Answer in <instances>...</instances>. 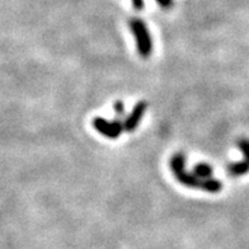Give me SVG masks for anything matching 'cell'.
Returning <instances> with one entry per match:
<instances>
[{
    "label": "cell",
    "instance_id": "cell-8",
    "mask_svg": "<svg viewBox=\"0 0 249 249\" xmlns=\"http://www.w3.org/2000/svg\"><path fill=\"white\" fill-rule=\"evenodd\" d=\"M158 3L160 4L161 7L169 8L172 5V0H158Z\"/></svg>",
    "mask_w": 249,
    "mask_h": 249
},
{
    "label": "cell",
    "instance_id": "cell-6",
    "mask_svg": "<svg viewBox=\"0 0 249 249\" xmlns=\"http://www.w3.org/2000/svg\"><path fill=\"white\" fill-rule=\"evenodd\" d=\"M192 173H194L197 178H200V179H207V178H211V176H213V168L206 163H198L196 167L194 168V172H192Z\"/></svg>",
    "mask_w": 249,
    "mask_h": 249
},
{
    "label": "cell",
    "instance_id": "cell-4",
    "mask_svg": "<svg viewBox=\"0 0 249 249\" xmlns=\"http://www.w3.org/2000/svg\"><path fill=\"white\" fill-rule=\"evenodd\" d=\"M238 146L242 150L244 159L239 161V163L229 164L228 171H229L231 177H240V176L249 172V140L248 139H240L238 141Z\"/></svg>",
    "mask_w": 249,
    "mask_h": 249
},
{
    "label": "cell",
    "instance_id": "cell-1",
    "mask_svg": "<svg viewBox=\"0 0 249 249\" xmlns=\"http://www.w3.org/2000/svg\"><path fill=\"white\" fill-rule=\"evenodd\" d=\"M171 169L178 182L190 188H198L210 194H216L223 188V183L220 180L213 179V178L200 179L194 173H188L186 171V157L182 153H177L172 157Z\"/></svg>",
    "mask_w": 249,
    "mask_h": 249
},
{
    "label": "cell",
    "instance_id": "cell-9",
    "mask_svg": "<svg viewBox=\"0 0 249 249\" xmlns=\"http://www.w3.org/2000/svg\"><path fill=\"white\" fill-rule=\"evenodd\" d=\"M132 4H134V7L136 8V9H141V8L144 7L142 0H132Z\"/></svg>",
    "mask_w": 249,
    "mask_h": 249
},
{
    "label": "cell",
    "instance_id": "cell-7",
    "mask_svg": "<svg viewBox=\"0 0 249 249\" xmlns=\"http://www.w3.org/2000/svg\"><path fill=\"white\" fill-rule=\"evenodd\" d=\"M113 108H115L116 113H117V118H120L122 122H124V106L122 102H116L115 106H113Z\"/></svg>",
    "mask_w": 249,
    "mask_h": 249
},
{
    "label": "cell",
    "instance_id": "cell-5",
    "mask_svg": "<svg viewBox=\"0 0 249 249\" xmlns=\"http://www.w3.org/2000/svg\"><path fill=\"white\" fill-rule=\"evenodd\" d=\"M146 108H148V103H146V102H139L138 105L134 107L131 113L124 118V122H122V124H124V131H135V130L138 128L139 122L141 121V118L144 116Z\"/></svg>",
    "mask_w": 249,
    "mask_h": 249
},
{
    "label": "cell",
    "instance_id": "cell-2",
    "mask_svg": "<svg viewBox=\"0 0 249 249\" xmlns=\"http://www.w3.org/2000/svg\"><path fill=\"white\" fill-rule=\"evenodd\" d=\"M130 30L136 38V46H138L140 56L144 59H148L153 51V42H151L150 33H149L146 24L141 19L135 18V19L130 20Z\"/></svg>",
    "mask_w": 249,
    "mask_h": 249
},
{
    "label": "cell",
    "instance_id": "cell-3",
    "mask_svg": "<svg viewBox=\"0 0 249 249\" xmlns=\"http://www.w3.org/2000/svg\"><path fill=\"white\" fill-rule=\"evenodd\" d=\"M93 127L105 138L117 139L124 131V124L120 118H116L113 121H108L102 117H95L93 120Z\"/></svg>",
    "mask_w": 249,
    "mask_h": 249
}]
</instances>
